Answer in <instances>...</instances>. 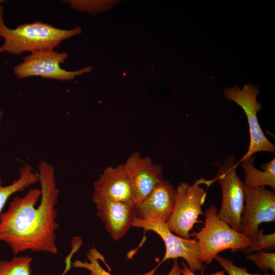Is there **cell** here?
<instances>
[{"label": "cell", "instance_id": "14", "mask_svg": "<svg viewBox=\"0 0 275 275\" xmlns=\"http://www.w3.org/2000/svg\"><path fill=\"white\" fill-rule=\"evenodd\" d=\"M255 156H252L240 162L244 170L245 186L250 188L270 186L275 189V158L260 166L263 170L256 169L254 163Z\"/></svg>", "mask_w": 275, "mask_h": 275}, {"label": "cell", "instance_id": "7", "mask_svg": "<svg viewBox=\"0 0 275 275\" xmlns=\"http://www.w3.org/2000/svg\"><path fill=\"white\" fill-rule=\"evenodd\" d=\"M259 93V89L250 84L244 85L242 89L235 86L224 91L226 99L232 100L240 106L248 120L250 144L247 152L239 162L259 152L265 151L271 154L275 152L274 145L266 137L258 122L257 113L261 108V103L257 101Z\"/></svg>", "mask_w": 275, "mask_h": 275}, {"label": "cell", "instance_id": "5", "mask_svg": "<svg viewBox=\"0 0 275 275\" xmlns=\"http://www.w3.org/2000/svg\"><path fill=\"white\" fill-rule=\"evenodd\" d=\"M236 157L230 155L216 166L217 172L213 179L221 186L222 202L217 217L236 231H240L241 217L244 204L245 185L239 178Z\"/></svg>", "mask_w": 275, "mask_h": 275}, {"label": "cell", "instance_id": "18", "mask_svg": "<svg viewBox=\"0 0 275 275\" xmlns=\"http://www.w3.org/2000/svg\"><path fill=\"white\" fill-rule=\"evenodd\" d=\"M250 245L241 251L251 254L259 251L269 250L275 248V233L264 234L263 230L258 231L249 237Z\"/></svg>", "mask_w": 275, "mask_h": 275}, {"label": "cell", "instance_id": "24", "mask_svg": "<svg viewBox=\"0 0 275 275\" xmlns=\"http://www.w3.org/2000/svg\"><path fill=\"white\" fill-rule=\"evenodd\" d=\"M3 117V113L1 110H0V124L2 122Z\"/></svg>", "mask_w": 275, "mask_h": 275}, {"label": "cell", "instance_id": "21", "mask_svg": "<svg viewBox=\"0 0 275 275\" xmlns=\"http://www.w3.org/2000/svg\"><path fill=\"white\" fill-rule=\"evenodd\" d=\"M221 266L229 273V275H270L251 274L249 273L245 267H240L236 266L232 260L222 257L218 255L214 258Z\"/></svg>", "mask_w": 275, "mask_h": 275}, {"label": "cell", "instance_id": "10", "mask_svg": "<svg viewBox=\"0 0 275 275\" xmlns=\"http://www.w3.org/2000/svg\"><path fill=\"white\" fill-rule=\"evenodd\" d=\"M129 178L134 205L142 202L163 179V169L147 156L133 152L123 163Z\"/></svg>", "mask_w": 275, "mask_h": 275}, {"label": "cell", "instance_id": "20", "mask_svg": "<svg viewBox=\"0 0 275 275\" xmlns=\"http://www.w3.org/2000/svg\"><path fill=\"white\" fill-rule=\"evenodd\" d=\"M246 258L253 261L262 271L275 272V253L259 251L248 254Z\"/></svg>", "mask_w": 275, "mask_h": 275}, {"label": "cell", "instance_id": "8", "mask_svg": "<svg viewBox=\"0 0 275 275\" xmlns=\"http://www.w3.org/2000/svg\"><path fill=\"white\" fill-rule=\"evenodd\" d=\"M68 58V54L54 50L36 51L23 58L20 64L13 67V73L19 79L41 76L62 81L73 79L76 76L88 73L92 67L74 71L62 69L60 64Z\"/></svg>", "mask_w": 275, "mask_h": 275}, {"label": "cell", "instance_id": "6", "mask_svg": "<svg viewBox=\"0 0 275 275\" xmlns=\"http://www.w3.org/2000/svg\"><path fill=\"white\" fill-rule=\"evenodd\" d=\"M132 226L156 233L161 238L166 246V253L161 261L154 269L144 275H154L163 262L170 259L178 258L185 260L191 271H198L203 273L205 267L199 259L200 245L196 239H185L175 235L169 229L167 223L161 220L141 221L135 218Z\"/></svg>", "mask_w": 275, "mask_h": 275}, {"label": "cell", "instance_id": "9", "mask_svg": "<svg viewBox=\"0 0 275 275\" xmlns=\"http://www.w3.org/2000/svg\"><path fill=\"white\" fill-rule=\"evenodd\" d=\"M275 220V194L265 187L250 188L245 186L244 207L241 217L240 231L250 237L259 226Z\"/></svg>", "mask_w": 275, "mask_h": 275}, {"label": "cell", "instance_id": "16", "mask_svg": "<svg viewBox=\"0 0 275 275\" xmlns=\"http://www.w3.org/2000/svg\"><path fill=\"white\" fill-rule=\"evenodd\" d=\"M33 257L15 255L10 260H0V275H32Z\"/></svg>", "mask_w": 275, "mask_h": 275}, {"label": "cell", "instance_id": "25", "mask_svg": "<svg viewBox=\"0 0 275 275\" xmlns=\"http://www.w3.org/2000/svg\"><path fill=\"white\" fill-rule=\"evenodd\" d=\"M6 2V1L0 0V5H2L4 3H5Z\"/></svg>", "mask_w": 275, "mask_h": 275}, {"label": "cell", "instance_id": "11", "mask_svg": "<svg viewBox=\"0 0 275 275\" xmlns=\"http://www.w3.org/2000/svg\"><path fill=\"white\" fill-rule=\"evenodd\" d=\"M97 215L112 239L122 238L135 218L134 205L106 198L92 196Z\"/></svg>", "mask_w": 275, "mask_h": 275}, {"label": "cell", "instance_id": "19", "mask_svg": "<svg viewBox=\"0 0 275 275\" xmlns=\"http://www.w3.org/2000/svg\"><path fill=\"white\" fill-rule=\"evenodd\" d=\"M72 9L80 11H87L94 14L112 6L114 2L108 1H64Z\"/></svg>", "mask_w": 275, "mask_h": 275}, {"label": "cell", "instance_id": "2", "mask_svg": "<svg viewBox=\"0 0 275 275\" xmlns=\"http://www.w3.org/2000/svg\"><path fill=\"white\" fill-rule=\"evenodd\" d=\"M4 7L1 5L0 37L4 39V43L0 46V53L19 56L25 52L54 50L63 41L81 32L78 26L72 30H64L39 21L10 29L4 22Z\"/></svg>", "mask_w": 275, "mask_h": 275}, {"label": "cell", "instance_id": "22", "mask_svg": "<svg viewBox=\"0 0 275 275\" xmlns=\"http://www.w3.org/2000/svg\"><path fill=\"white\" fill-rule=\"evenodd\" d=\"M183 268H181V275H197L195 272L191 271L184 262H182ZM210 275H225L224 271L221 270L215 272Z\"/></svg>", "mask_w": 275, "mask_h": 275}, {"label": "cell", "instance_id": "3", "mask_svg": "<svg viewBox=\"0 0 275 275\" xmlns=\"http://www.w3.org/2000/svg\"><path fill=\"white\" fill-rule=\"evenodd\" d=\"M217 209L210 205L206 209L203 227L197 232L189 234L200 245L199 260L210 264L218 254L230 249L232 252L243 250L250 245V238L233 229L217 215Z\"/></svg>", "mask_w": 275, "mask_h": 275}, {"label": "cell", "instance_id": "4", "mask_svg": "<svg viewBox=\"0 0 275 275\" xmlns=\"http://www.w3.org/2000/svg\"><path fill=\"white\" fill-rule=\"evenodd\" d=\"M214 180L201 178L194 183L182 182L176 188V197L173 211L167 222L169 229L175 235L190 239V231L195 224L199 222L198 217L204 215L202 206L205 201L207 191L201 185H210Z\"/></svg>", "mask_w": 275, "mask_h": 275}, {"label": "cell", "instance_id": "23", "mask_svg": "<svg viewBox=\"0 0 275 275\" xmlns=\"http://www.w3.org/2000/svg\"><path fill=\"white\" fill-rule=\"evenodd\" d=\"M181 268L179 265L177 259H175L171 270L167 275H181Z\"/></svg>", "mask_w": 275, "mask_h": 275}, {"label": "cell", "instance_id": "13", "mask_svg": "<svg viewBox=\"0 0 275 275\" xmlns=\"http://www.w3.org/2000/svg\"><path fill=\"white\" fill-rule=\"evenodd\" d=\"M93 196L134 204L131 184L123 163L108 166L93 182Z\"/></svg>", "mask_w": 275, "mask_h": 275}, {"label": "cell", "instance_id": "15", "mask_svg": "<svg viewBox=\"0 0 275 275\" xmlns=\"http://www.w3.org/2000/svg\"><path fill=\"white\" fill-rule=\"evenodd\" d=\"M19 174L18 178L7 185L3 184L0 176V215L11 196L39 182L37 172H35L29 164H25L22 166L19 170Z\"/></svg>", "mask_w": 275, "mask_h": 275}, {"label": "cell", "instance_id": "12", "mask_svg": "<svg viewBox=\"0 0 275 275\" xmlns=\"http://www.w3.org/2000/svg\"><path fill=\"white\" fill-rule=\"evenodd\" d=\"M175 197L176 189L169 181L163 179L142 202L134 206L135 218L167 223L173 211Z\"/></svg>", "mask_w": 275, "mask_h": 275}, {"label": "cell", "instance_id": "17", "mask_svg": "<svg viewBox=\"0 0 275 275\" xmlns=\"http://www.w3.org/2000/svg\"><path fill=\"white\" fill-rule=\"evenodd\" d=\"M88 261L77 260L71 263L73 268L88 270L89 275H112L105 270L99 263V260H103V256L95 248H90L87 253Z\"/></svg>", "mask_w": 275, "mask_h": 275}, {"label": "cell", "instance_id": "1", "mask_svg": "<svg viewBox=\"0 0 275 275\" xmlns=\"http://www.w3.org/2000/svg\"><path fill=\"white\" fill-rule=\"evenodd\" d=\"M41 188H32L22 197L15 196L0 215V241L15 255L32 252L58 253L57 205L60 190L54 167L44 160L38 166Z\"/></svg>", "mask_w": 275, "mask_h": 275}]
</instances>
